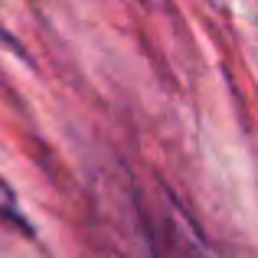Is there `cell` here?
I'll return each instance as SVG.
<instances>
[{"mask_svg": "<svg viewBox=\"0 0 258 258\" xmlns=\"http://www.w3.org/2000/svg\"><path fill=\"white\" fill-rule=\"evenodd\" d=\"M0 222H7V226H13L17 232H30V222H26V216L20 213V203H17V193L10 189V183L0 176Z\"/></svg>", "mask_w": 258, "mask_h": 258, "instance_id": "obj_1", "label": "cell"}]
</instances>
